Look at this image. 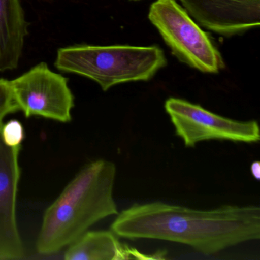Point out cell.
<instances>
[{
    "label": "cell",
    "instance_id": "1",
    "mask_svg": "<svg viewBox=\"0 0 260 260\" xmlns=\"http://www.w3.org/2000/svg\"><path fill=\"white\" fill-rule=\"evenodd\" d=\"M117 215L111 231L118 237L182 243L204 255L260 237V209L255 205L197 210L154 202L132 205Z\"/></svg>",
    "mask_w": 260,
    "mask_h": 260
},
{
    "label": "cell",
    "instance_id": "2",
    "mask_svg": "<svg viewBox=\"0 0 260 260\" xmlns=\"http://www.w3.org/2000/svg\"><path fill=\"white\" fill-rule=\"evenodd\" d=\"M115 164L99 159L87 164L46 210L36 248L51 255L80 238L103 219L118 214L113 198Z\"/></svg>",
    "mask_w": 260,
    "mask_h": 260
},
{
    "label": "cell",
    "instance_id": "3",
    "mask_svg": "<svg viewBox=\"0 0 260 260\" xmlns=\"http://www.w3.org/2000/svg\"><path fill=\"white\" fill-rule=\"evenodd\" d=\"M167 64L165 54L159 47L131 45L60 48L55 62L59 71L91 79L103 91L121 83L148 81Z\"/></svg>",
    "mask_w": 260,
    "mask_h": 260
},
{
    "label": "cell",
    "instance_id": "4",
    "mask_svg": "<svg viewBox=\"0 0 260 260\" xmlns=\"http://www.w3.org/2000/svg\"><path fill=\"white\" fill-rule=\"evenodd\" d=\"M148 19L182 63L207 74L224 68L221 54L209 36L176 0H155Z\"/></svg>",
    "mask_w": 260,
    "mask_h": 260
},
{
    "label": "cell",
    "instance_id": "5",
    "mask_svg": "<svg viewBox=\"0 0 260 260\" xmlns=\"http://www.w3.org/2000/svg\"><path fill=\"white\" fill-rule=\"evenodd\" d=\"M165 110L176 135L182 138L187 147L209 140L256 143L260 139L259 127L255 121L230 119L178 98L168 99Z\"/></svg>",
    "mask_w": 260,
    "mask_h": 260
},
{
    "label": "cell",
    "instance_id": "6",
    "mask_svg": "<svg viewBox=\"0 0 260 260\" xmlns=\"http://www.w3.org/2000/svg\"><path fill=\"white\" fill-rule=\"evenodd\" d=\"M10 82L19 111L26 118L40 116L62 123L72 119L74 97L68 79L53 72L46 63H39Z\"/></svg>",
    "mask_w": 260,
    "mask_h": 260
},
{
    "label": "cell",
    "instance_id": "7",
    "mask_svg": "<svg viewBox=\"0 0 260 260\" xmlns=\"http://www.w3.org/2000/svg\"><path fill=\"white\" fill-rule=\"evenodd\" d=\"M21 146L9 147L0 127V259H19L25 255L16 220V201L20 180Z\"/></svg>",
    "mask_w": 260,
    "mask_h": 260
},
{
    "label": "cell",
    "instance_id": "8",
    "mask_svg": "<svg viewBox=\"0 0 260 260\" xmlns=\"http://www.w3.org/2000/svg\"><path fill=\"white\" fill-rule=\"evenodd\" d=\"M193 20L226 37L241 35L260 23V0H179Z\"/></svg>",
    "mask_w": 260,
    "mask_h": 260
},
{
    "label": "cell",
    "instance_id": "9",
    "mask_svg": "<svg viewBox=\"0 0 260 260\" xmlns=\"http://www.w3.org/2000/svg\"><path fill=\"white\" fill-rule=\"evenodd\" d=\"M28 25L20 0H0V72L17 68Z\"/></svg>",
    "mask_w": 260,
    "mask_h": 260
},
{
    "label": "cell",
    "instance_id": "10",
    "mask_svg": "<svg viewBox=\"0 0 260 260\" xmlns=\"http://www.w3.org/2000/svg\"><path fill=\"white\" fill-rule=\"evenodd\" d=\"M112 231H86L70 245L67 260H122L150 258L135 248L120 243Z\"/></svg>",
    "mask_w": 260,
    "mask_h": 260
},
{
    "label": "cell",
    "instance_id": "11",
    "mask_svg": "<svg viewBox=\"0 0 260 260\" xmlns=\"http://www.w3.org/2000/svg\"><path fill=\"white\" fill-rule=\"evenodd\" d=\"M19 111V106L15 99L11 82L0 79V127L3 121L8 115Z\"/></svg>",
    "mask_w": 260,
    "mask_h": 260
},
{
    "label": "cell",
    "instance_id": "12",
    "mask_svg": "<svg viewBox=\"0 0 260 260\" xmlns=\"http://www.w3.org/2000/svg\"><path fill=\"white\" fill-rule=\"evenodd\" d=\"M1 135L4 142L9 147L21 146L25 139L23 125L18 120H10L1 127Z\"/></svg>",
    "mask_w": 260,
    "mask_h": 260
},
{
    "label": "cell",
    "instance_id": "13",
    "mask_svg": "<svg viewBox=\"0 0 260 260\" xmlns=\"http://www.w3.org/2000/svg\"><path fill=\"white\" fill-rule=\"evenodd\" d=\"M251 173L255 179L258 180L260 178V164L258 161L253 162L251 165Z\"/></svg>",
    "mask_w": 260,
    "mask_h": 260
},
{
    "label": "cell",
    "instance_id": "14",
    "mask_svg": "<svg viewBox=\"0 0 260 260\" xmlns=\"http://www.w3.org/2000/svg\"><path fill=\"white\" fill-rule=\"evenodd\" d=\"M132 1H140V0H132Z\"/></svg>",
    "mask_w": 260,
    "mask_h": 260
}]
</instances>
